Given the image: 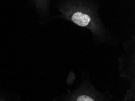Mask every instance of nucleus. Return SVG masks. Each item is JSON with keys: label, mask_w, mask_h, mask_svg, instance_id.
I'll return each mask as SVG.
<instances>
[{"label": "nucleus", "mask_w": 135, "mask_h": 101, "mask_svg": "<svg viewBox=\"0 0 135 101\" xmlns=\"http://www.w3.org/2000/svg\"><path fill=\"white\" fill-rule=\"evenodd\" d=\"M62 18L89 29L98 41H106L108 35L99 19L97 7L87 0H67L59 8Z\"/></svg>", "instance_id": "1"}, {"label": "nucleus", "mask_w": 135, "mask_h": 101, "mask_svg": "<svg viewBox=\"0 0 135 101\" xmlns=\"http://www.w3.org/2000/svg\"><path fill=\"white\" fill-rule=\"evenodd\" d=\"M36 5L39 10L46 12L48 9L49 0H35Z\"/></svg>", "instance_id": "2"}, {"label": "nucleus", "mask_w": 135, "mask_h": 101, "mask_svg": "<svg viewBox=\"0 0 135 101\" xmlns=\"http://www.w3.org/2000/svg\"><path fill=\"white\" fill-rule=\"evenodd\" d=\"M75 101H97L93 98V96L90 95L89 94L82 93L79 94L76 99Z\"/></svg>", "instance_id": "3"}]
</instances>
